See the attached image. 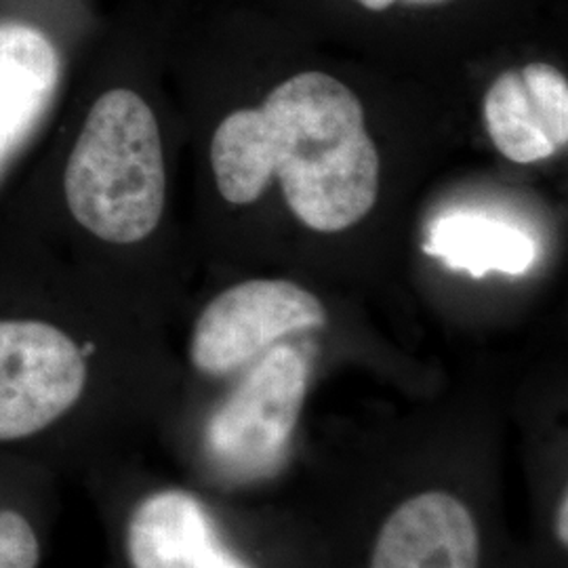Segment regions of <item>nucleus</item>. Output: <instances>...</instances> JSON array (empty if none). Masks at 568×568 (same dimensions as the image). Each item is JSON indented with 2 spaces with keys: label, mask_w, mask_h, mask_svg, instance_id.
<instances>
[{
  "label": "nucleus",
  "mask_w": 568,
  "mask_h": 568,
  "mask_svg": "<svg viewBox=\"0 0 568 568\" xmlns=\"http://www.w3.org/2000/svg\"><path fill=\"white\" fill-rule=\"evenodd\" d=\"M65 203L95 239L142 243L166 203L161 129L135 91L112 89L87 114L65 166Z\"/></svg>",
  "instance_id": "f03ea898"
},
{
  "label": "nucleus",
  "mask_w": 568,
  "mask_h": 568,
  "mask_svg": "<svg viewBox=\"0 0 568 568\" xmlns=\"http://www.w3.org/2000/svg\"><path fill=\"white\" fill-rule=\"evenodd\" d=\"M307 387L304 356L270 349L209 424V447L225 467L260 474L274 466L297 424Z\"/></svg>",
  "instance_id": "20e7f679"
},
{
  "label": "nucleus",
  "mask_w": 568,
  "mask_h": 568,
  "mask_svg": "<svg viewBox=\"0 0 568 568\" xmlns=\"http://www.w3.org/2000/svg\"><path fill=\"white\" fill-rule=\"evenodd\" d=\"M528 98L535 103L548 138L556 150L568 143V82L567 77L544 61H532L520 70Z\"/></svg>",
  "instance_id": "9b49d317"
},
{
  "label": "nucleus",
  "mask_w": 568,
  "mask_h": 568,
  "mask_svg": "<svg viewBox=\"0 0 568 568\" xmlns=\"http://www.w3.org/2000/svg\"><path fill=\"white\" fill-rule=\"evenodd\" d=\"M81 347L41 321H0V443L34 436L79 403Z\"/></svg>",
  "instance_id": "7ed1b4c3"
},
{
  "label": "nucleus",
  "mask_w": 568,
  "mask_h": 568,
  "mask_svg": "<svg viewBox=\"0 0 568 568\" xmlns=\"http://www.w3.org/2000/svg\"><path fill=\"white\" fill-rule=\"evenodd\" d=\"M368 11H386L396 2H410V4H432V2H443V0H358Z\"/></svg>",
  "instance_id": "ddd939ff"
},
{
  "label": "nucleus",
  "mask_w": 568,
  "mask_h": 568,
  "mask_svg": "<svg viewBox=\"0 0 568 568\" xmlns=\"http://www.w3.org/2000/svg\"><path fill=\"white\" fill-rule=\"evenodd\" d=\"M325 323V307L300 284L246 281L204 307L194 326L190 356L206 375H225L284 335Z\"/></svg>",
  "instance_id": "39448f33"
},
{
  "label": "nucleus",
  "mask_w": 568,
  "mask_h": 568,
  "mask_svg": "<svg viewBox=\"0 0 568 568\" xmlns=\"http://www.w3.org/2000/svg\"><path fill=\"white\" fill-rule=\"evenodd\" d=\"M556 532H558V539L562 544H567L568 539V499L562 497L560 499V508H558V518H556Z\"/></svg>",
  "instance_id": "4468645a"
},
{
  "label": "nucleus",
  "mask_w": 568,
  "mask_h": 568,
  "mask_svg": "<svg viewBox=\"0 0 568 568\" xmlns=\"http://www.w3.org/2000/svg\"><path fill=\"white\" fill-rule=\"evenodd\" d=\"M58 79V51L41 30L0 23V164L34 129Z\"/></svg>",
  "instance_id": "6e6552de"
},
{
  "label": "nucleus",
  "mask_w": 568,
  "mask_h": 568,
  "mask_svg": "<svg viewBox=\"0 0 568 568\" xmlns=\"http://www.w3.org/2000/svg\"><path fill=\"white\" fill-rule=\"evenodd\" d=\"M373 568H478L471 514L447 493L408 499L382 528Z\"/></svg>",
  "instance_id": "423d86ee"
},
{
  "label": "nucleus",
  "mask_w": 568,
  "mask_h": 568,
  "mask_svg": "<svg viewBox=\"0 0 568 568\" xmlns=\"http://www.w3.org/2000/svg\"><path fill=\"white\" fill-rule=\"evenodd\" d=\"M133 568H248L220 544L201 501L163 490L142 501L129 523Z\"/></svg>",
  "instance_id": "0eeeda50"
},
{
  "label": "nucleus",
  "mask_w": 568,
  "mask_h": 568,
  "mask_svg": "<svg viewBox=\"0 0 568 568\" xmlns=\"http://www.w3.org/2000/svg\"><path fill=\"white\" fill-rule=\"evenodd\" d=\"M485 121L495 148L511 163L546 161L558 150L548 138L520 70L504 72L485 98Z\"/></svg>",
  "instance_id": "9d476101"
},
{
  "label": "nucleus",
  "mask_w": 568,
  "mask_h": 568,
  "mask_svg": "<svg viewBox=\"0 0 568 568\" xmlns=\"http://www.w3.org/2000/svg\"><path fill=\"white\" fill-rule=\"evenodd\" d=\"M211 166L230 204L255 203L276 178L291 213L323 234L363 222L379 194V154L363 103L325 72L295 74L260 108L225 116Z\"/></svg>",
  "instance_id": "f257e3e1"
},
{
  "label": "nucleus",
  "mask_w": 568,
  "mask_h": 568,
  "mask_svg": "<svg viewBox=\"0 0 568 568\" xmlns=\"http://www.w3.org/2000/svg\"><path fill=\"white\" fill-rule=\"evenodd\" d=\"M41 546L32 525L13 509H0V568H39Z\"/></svg>",
  "instance_id": "f8f14e48"
},
{
  "label": "nucleus",
  "mask_w": 568,
  "mask_h": 568,
  "mask_svg": "<svg viewBox=\"0 0 568 568\" xmlns=\"http://www.w3.org/2000/svg\"><path fill=\"white\" fill-rule=\"evenodd\" d=\"M424 251L474 278L488 272L523 276L537 262V244L518 225L476 211H453L427 227Z\"/></svg>",
  "instance_id": "1a4fd4ad"
}]
</instances>
